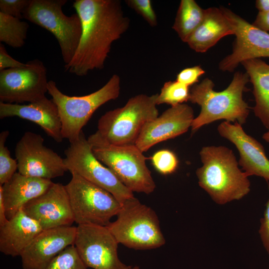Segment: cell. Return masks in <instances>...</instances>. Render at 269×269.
<instances>
[{
	"mask_svg": "<svg viewBox=\"0 0 269 269\" xmlns=\"http://www.w3.org/2000/svg\"><path fill=\"white\" fill-rule=\"evenodd\" d=\"M82 23L79 45L65 71L84 76L102 69L112 43L129 29L130 18L119 0H76L73 4Z\"/></svg>",
	"mask_w": 269,
	"mask_h": 269,
	"instance_id": "obj_1",
	"label": "cell"
},
{
	"mask_svg": "<svg viewBox=\"0 0 269 269\" xmlns=\"http://www.w3.org/2000/svg\"><path fill=\"white\" fill-rule=\"evenodd\" d=\"M202 165L196 171L198 184L217 204L238 200L250 191L248 176L238 167L233 151L225 146H203Z\"/></svg>",
	"mask_w": 269,
	"mask_h": 269,
	"instance_id": "obj_2",
	"label": "cell"
},
{
	"mask_svg": "<svg viewBox=\"0 0 269 269\" xmlns=\"http://www.w3.org/2000/svg\"><path fill=\"white\" fill-rule=\"evenodd\" d=\"M249 81L246 72L238 71L228 87L220 92L214 90V84L208 78L193 85L190 90L189 101L199 105L201 111L192 122V132L219 120L237 122L241 125L245 124L250 108L243 96L249 90L246 85Z\"/></svg>",
	"mask_w": 269,
	"mask_h": 269,
	"instance_id": "obj_3",
	"label": "cell"
},
{
	"mask_svg": "<svg viewBox=\"0 0 269 269\" xmlns=\"http://www.w3.org/2000/svg\"><path fill=\"white\" fill-rule=\"evenodd\" d=\"M157 94L135 95L123 107L107 112L99 119L95 134L113 145L135 144L144 125L158 116Z\"/></svg>",
	"mask_w": 269,
	"mask_h": 269,
	"instance_id": "obj_4",
	"label": "cell"
},
{
	"mask_svg": "<svg viewBox=\"0 0 269 269\" xmlns=\"http://www.w3.org/2000/svg\"><path fill=\"white\" fill-rule=\"evenodd\" d=\"M87 139L95 156L129 190L146 194L154 191L156 184L146 164L148 158L135 144L113 145L95 133Z\"/></svg>",
	"mask_w": 269,
	"mask_h": 269,
	"instance_id": "obj_5",
	"label": "cell"
},
{
	"mask_svg": "<svg viewBox=\"0 0 269 269\" xmlns=\"http://www.w3.org/2000/svg\"><path fill=\"white\" fill-rule=\"evenodd\" d=\"M106 227L119 244L129 248L151 250L165 244L156 213L135 197L121 205L117 219Z\"/></svg>",
	"mask_w": 269,
	"mask_h": 269,
	"instance_id": "obj_6",
	"label": "cell"
},
{
	"mask_svg": "<svg viewBox=\"0 0 269 269\" xmlns=\"http://www.w3.org/2000/svg\"><path fill=\"white\" fill-rule=\"evenodd\" d=\"M120 82L119 76L115 74L105 85L93 93L69 96L63 93L54 81H49L48 93L58 110L63 138L68 139L70 143L77 140L94 113L103 104L119 97Z\"/></svg>",
	"mask_w": 269,
	"mask_h": 269,
	"instance_id": "obj_7",
	"label": "cell"
},
{
	"mask_svg": "<svg viewBox=\"0 0 269 269\" xmlns=\"http://www.w3.org/2000/svg\"><path fill=\"white\" fill-rule=\"evenodd\" d=\"M66 0H31L23 18L51 32L57 39L65 65L72 59L82 34L78 13L65 15L62 7Z\"/></svg>",
	"mask_w": 269,
	"mask_h": 269,
	"instance_id": "obj_8",
	"label": "cell"
},
{
	"mask_svg": "<svg viewBox=\"0 0 269 269\" xmlns=\"http://www.w3.org/2000/svg\"><path fill=\"white\" fill-rule=\"evenodd\" d=\"M70 181L65 185L74 221L78 225L107 226L118 213L121 204L109 192L71 173Z\"/></svg>",
	"mask_w": 269,
	"mask_h": 269,
	"instance_id": "obj_9",
	"label": "cell"
},
{
	"mask_svg": "<svg viewBox=\"0 0 269 269\" xmlns=\"http://www.w3.org/2000/svg\"><path fill=\"white\" fill-rule=\"evenodd\" d=\"M64 153V160L68 171L108 191L121 205L134 197V193L95 156L83 131L77 140L70 143Z\"/></svg>",
	"mask_w": 269,
	"mask_h": 269,
	"instance_id": "obj_10",
	"label": "cell"
},
{
	"mask_svg": "<svg viewBox=\"0 0 269 269\" xmlns=\"http://www.w3.org/2000/svg\"><path fill=\"white\" fill-rule=\"evenodd\" d=\"M47 69L38 59L20 67L0 71V102L20 104L39 101L48 92Z\"/></svg>",
	"mask_w": 269,
	"mask_h": 269,
	"instance_id": "obj_11",
	"label": "cell"
},
{
	"mask_svg": "<svg viewBox=\"0 0 269 269\" xmlns=\"http://www.w3.org/2000/svg\"><path fill=\"white\" fill-rule=\"evenodd\" d=\"M119 243L106 226L93 224L77 226L74 246L82 261L93 269H132L118 254Z\"/></svg>",
	"mask_w": 269,
	"mask_h": 269,
	"instance_id": "obj_12",
	"label": "cell"
},
{
	"mask_svg": "<svg viewBox=\"0 0 269 269\" xmlns=\"http://www.w3.org/2000/svg\"><path fill=\"white\" fill-rule=\"evenodd\" d=\"M15 155L18 172L24 175L51 180L68 171L64 158L45 146L43 137L35 133L23 134L16 144Z\"/></svg>",
	"mask_w": 269,
	"mask_h": 269,
	"instance_id": "obj_13",
	"label": "cell"
},
{
	"mask_svg": "<svg viewBox=\"0 0 269 269\" xmlns=\"http://www.w3.org/2000/svg\"><path fill=\"white\" fill-rule=\"evenodd\" d=\"M220 8L230 22L236 39L231 54L219 62L220 70L233 72L244 61L269 58V33L250 23L231 10L223 6Z\"/></svg>",
	"mask_w": 269,
	"mask_h": 269,
	"instance_id": "obj_14",
	"label": "cell"
},
{
	"mask_svg": "<svg viewBox=\"0 0 269 269\" xmlns=\"http://www.w3.org/2000/svg\"><path fill=\"white\" fill-rule=\"evenodd\" d=\"M22 209L37 222L43 230L70 226L75 222L65 185L53 184L40 196L30 201Z\"/></svg>",
	"mask_w": 269,
	"mask_h": 269,
	"instance_id": "obj_15",
	"label": "cell"
},
{
	"mask_svg": "<svg viewBox=\"0 0 269 269\" xmlns=\"http://www.w3.org/2000/svg\"><path fill=\"white\" fill-rule=\"evenodd\" d=\"M191 107L181 104L171 107L143 127L135 145L145 152L155 144L186 133L194 120Z\"/></svg>",
	"mask_w": 269,
	"mask_h": 269,
	"instance_id": "obj_16",
	"label": "cell"
},
{
	"mask_svg": "<svg viewBox=\"0 0 269 269\" xmlns=\"http://www.w3.org/2000/svg\"><path fill=\"white\" fill-rule=\"evenodd\" d=\"M77 227L63 226L43 230L20 256L23 269H44L66 248L74 245Z\"/></svg>",
	"mask_w": 269,
	"mask_h": 269,
	"instance_id": "obj_17",
	"label": "cell"
},
{
	"mask_svg": "<svg viewBox=\"0 0 269 269\" xmlns=\"http://www.w3.org/2000/svg\"><path fill=\"white\" fill-rule=\"evenodd\" d=\"M221 136L236 147L240 154L239 164L247 176L255 175L269 181V159L263 145L245 133L242 125L224 121L217 128Z\"/></svg>",
	"mask_w": 269,
	"mask_h": 269,
	"instance_id": "obj_18",
	"label": "cell"
},
{
	"mask_svg": "<svg viewBox=\"0 0 269 269\" xmlns=\"http://www.w3.org/2000/svg\"><path fill=\"white\" fill-rule=\"evenodd\" d=\"M11 117L36 124L57 142H61L64 139L58 108L53 100L46 97L27 105L0 102V119Z\"/></svg>",
	"mask_w": 269,
	"mask_h": 269,
	"instance_id": "obj_19",
	"label": "cell"
},
{
	"mask_svg": "<svg viewBox=\"0 0 269 269\" xmlns=\"http://www.w3.org/2000/svg\"><path fill=\"white\" fill-rule=\"evenodd\" d=\"M53 183L50 179L15 173L8 181L0 185L7 219L13 217L27 203L44 193Z\"/></svg>",
	"mask_w": 269,
	"mask_h": 269,
	"instance_id": "obj_20",
	"label": "cell"
},
{
	"mask_svg": "<svg viewBox=\"0 0 269 269\" xmlns=\"http://www.w3.org/2000/svg\"><path fill=\"white\" fill-rule=\"evenodd\" d=\"M42 228L21 209L0 226V251L13 257L20 256Z\"/></svg>",
	"mask_w": 269,
	"mask_h": 269,
	"instance_id": "obj_21",
	"label": "cell"
},
{
	"mask_svg": "<svg viewBox=\"0 0 269 269\" xmlns=\"http://www.w3.org/2000/svg\"><path fill=\"white\" fill-rule=\"evenodd\" d=\"M234 34L232 26L221 9L211 7L205 9L202 23L186 43L194 51L204 53L223 37Z\"/></svg>",
	"mask_w": 269,
	"mask_h": 269,
	"instance_id": "obj_22",
	"label": "cell"
},
{
	"mask_svg": "<svg viewBox=\"0 0 269 269\" xmlns=\"http://www.w3.org/2000/svg\"><path fill=\"white\" fill-rule=\"evenodd\" d=\"M253 86L255 115L269 131V64L261 59H253L241 63Z\"/></svg>",
	"mask_w": 269,
	"mask_h": 269,
	"instance_id": "obj_23",
	"label": "cell"
},
{
	"mask_svg": "<svg viewBox=\"0 0 269 269\" xmlns=\"http://www.w3.org/2000/svg\"><path fill=\"white\" fill-rule=\"evenodd\" d=\"M205 9L194 0H181L172 28L181 40L186 42L202 23Z\"/></svg>",
	"mask_w": 269,
	"mask_h": 269,
	"instance_id": "obj_24",
	"label": "cell"
},
{
	"mask_svg": "<svg viewBox=\"0 0 269 269\" xmlns=\"http://www.w3.org/2000/svg\"><path fill=\"white\" fill-rule=\"evenodd\" d=\"M29 26L20 19L0 12V41L13 48L22 47Z\"/></svg>",
	"mask_w": 269,
	"mask_h": 269,
	"instance_id": "obj_25",
	"label": "cell"
},
{
	"mask_svg": "<svg viewBox=\"0 0 269 269\" xmlns=\"http://www.w3.org/2000/svg\"><path fill=\"white\" fill-rule=\"evenodd\" d=\"M189 87L175 80L166 82L157 94V105L166 104L175 106L189 101Z\"/></svg>",
	"mask_w": 269,
	"mask_h": 269,
	"instance_id": "obj_26",
	"label": "cell"
},
{
	"mask_svg": "<svg viewBox=\"0 0 269 269\" xmlns=\"http://www.w3.org/2000/svg\"><path fill=\"white\" fill-rule=\"evenodd\" d=\"M9 134L7 130L0 134V185L8 181L17 170V160L11 157L10 151L5 145Z\"/></svg>",
	"mask_w": 269,
	"mask_h": 269,
	"instance_id": "obj_27",
	"label": "cell"
},
{
	"mask_svg": "<svg viewBox=\"0 0 269 269\" xmlns=\"http://www.w3.org/2000/svg\"><path fill=\"white\" fill-rule=\"evenodd\" d=\"M74 245L66 248L55 257L44 269H87Z\"/></svg>",
	"mask_w": 269,
	"mask_h": 269,
	"instance_id": "obj_28",
	"label": "cell"
},
{
	"mask_svg": "<svg viewBox=\"0 0 269 269\" xmlns=\"http://www.w3.org/2000/svg\"><path fill=\"white\" fill-rule=\"evenodd\" d=\"M152 163L161 174L173 173L178 165V160L175 154L168 149H161L155 152L151 157Z\"/></svg>",
	"mask_w": 269,
	"mask_h": 269,
	"instance_id": "obj_29",
	"label": "cell"
},
{
	"mask_svg": "<svg viewBox=\"0 0 269 269\" xmlns=\"http://www.w3.org/2000/svg\"><path fill=\"white\" fill-rule=\"evenodd\" d=\"M125 2L141 15L150 26L154 27L157 25V16L150 0H127Z\"/></svg>",
	"mask_w": 269,
	"mask_h": 269,
	"instance_id": "obj_30",
	"label": "cell"
},
{
	"mask_svg": "<svg viewBox=\"0 0 269 269\" xmlns=\"http://www.w3.org/2000/svg\"><path fill=\"white\" fill-rule=\"evenodd\" d=\"M30 2L31 0H0V12L21 19Z\"/></svg>",
	"mask_w": 269,
	"mask_h": 269,
	"instance_id": "obj_31",
	"label": "cell"
},
{
	"mask_svg": "<svg viewBox=\"0 0 269 269\" xmlns=\"http://www.w3.org/2000/svg\"><path fill=\"white\" fill-rule=\"evenodd\" d=\"M205 72L199 65L186 68L177 74L176 80L189 87L197 83Z\"/></svg>",
	"mask_w": 269,
	"mask_h": 269,
	"instance_id": "obj_32",
	"label": "cell"
},
{
	"mask_svg": "<svg viewBox=\"0 0 269 269\" xmlns=\"http://www.w3.org/2000/svg\"><path fill=\"white\" fill-rule=\"evenodd\" d=\"M260 221L259 233L264 247L269 256V198L266 205L263 217Z\"/></svg>",
	"mask_w": 269,
	"mask_h": 269,
	"instance_id": "obj_33",
	"label": "cell"
},
{
	"mask_svg": "<svg viewBox=\"0 0 269 269\" xmlns=\"http://www.w3.org/2000/svg\"><path fill=\"white\" fill-rule=\"evenodd\" d=\"M25 63H21L10 56L4 45L0 43V71L9 68L22 67Z\"/></svg>",
	"mask_w": 269,
	"mask_h": 269,
	"instance_id": "obj_34",
	"label": "cell"
},
{
	"mask_svg": "<svg viewBox=\"0 0 269 269\" xmlns=\"http://www.w3.org/2000/svg\"><path fill=\"white\" fill-rule=\"evenodd\" d=\"M252 24L264 31H269V11H259Z\"/></svg>",
	"mask_w": 269,
	"mask_h": 269,
	"instance_id": "obj_35",
	"label": "cell"
},
{
	"mask_svg": "<svg viewBox=\"0 0 269 269\" xmlns=\"http://www.w3.org/2000/svg\"><path fill=\"white\" fill-rule=\"evenodd\" d=\"M7 221L3 196L0 191V226L3 225Z\"/></svg>",
	"mask_w": 269,
	"mask_h": 269,
	"instance_id": "obj_36",
	"label": "cell"
},
{
	"mask_svg": "<svg viewBox=\"0 0 269 269\" xmlns=\"http://www.w3.org/2000/svg\"><path fill=\"white\" fill-rule=\"evenodd\" d=\"M255 5L259 11H269V0H257Z\"/></svg>",
	"mask_w": 269,
	"mask_h": 269,
	"instance_id": "obj_37",
	"label": "cell"
},
{
	"mask_svg": "<svg viewBox=\"0 0 269 269\" xmlns=\"http://www.w3.org/2000/svg\"><path fill=\"white\" fill-rule=\"evenodd\" d=\"M262 137L266 142L269 143V131H267L266 133H264Z\"/></svg>",
	"mask_w": 269,
	"mask_h": 269,
	"instance_id": "obj_38",
	"label": "cell"
},
{
	"mask_svg": "<svg viewBox=\"0 0 269 269\" xmlns=\"http://www.w3.org/2000/svg\"><path fill=\"white\" fill-rule=\"evenodd\" d=\"M132 269H139V267L137 266H135L134 267H133V268Z\"/></svg>",
	"mask_w": 269,
	"mask_h": 269,
	"instance_id": "obj_39",
	"label": "cell"
}]
</instances>
